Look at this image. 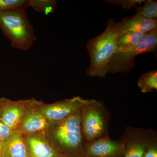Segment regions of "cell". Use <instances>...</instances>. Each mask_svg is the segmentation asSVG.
I'll use <instances>...</instances> for the list:
<instances>
[{
  "mask_svg": "<svg viewBox=\"0 0 157 157\" xmlns=\"http://www.w3.org/2000/svg\"><path fill=\"white\" fill-rule=\"evenodd\" d=\"M81 110L60 121L50 123L44 134L60 156L78 154L83 149Z\"/></svg>",
  "mask_w": 157,
  "mask_h": 157,
  "instance_id": "obj_1",
  "label": "cell"
},
{
  "mask_svg": "<svg viewBox=\"0 0 157 157\" xmlns=\"http://www.w3.org/2000/svg\"><path fill=\"white\" fill-rule=\"evenodd\" d=\"M115 24L114 20H108L105 31L86 43V47L90 58L86 71L88 76L105 78L108 73L109 61L117 50Z\"/></svg>",
  "mask_w": 157,
  "mask_h": 157,
  "instance_id": "obj_2",
  "label": "cell"
},
{
  "mask_svg": "<svg viewBox=\"0 0 157 157\" xmlns=\"http://www.w3.org/2000/svg\"><path fill=\"white\" fill-rule=\"evenodd\" d=\"M0 29L11 46L20 50H28L36 40L26 10L0 12Z\"/></svg>",
  "mask_w": 157,
  "mask_h": 157,
  "instance_id": "obj_3",
  "label": "cell"
},
{
  "mask_svg": "<svg viewBox=\"0 0 157 157\" xmlns=\"http://www.w3.org/2000/svg\"><path fill=\"white\" fill-rule=\"evenodd\" d=\"M157 29L147 34L139 43L122 50H116L109 61L108 72L125 73L135 66V57L138 55L157 50Z\"/></svg>",
  "mask_w": 157,
  "mask_h": 157,
  "instance_id": "obj_4",
  "label": "cell"
},
{
  "mask_svg": "<svg viewBox=\"0 0 157 157\" xmlns=\"http://www.w3.org/2000/svg\"><path fill=\"white\" fill-rule=\"evenodd\" d=\"M41 102L33 98L27 100L25 111L18 129L21 135L45 134L50 123L41 110Z\"/></svg>",
  "mask_w": 157,
  "mask_h": 157,
  "instance_id": "obj_5",
  "label": "cell"
},
{
  "mask_svg": "<svg viewBox=\"0 0 157 157\" xmlns=\"http://www.w3.org/2000/svg\"><path fill=\"white\" fill-rule=\"evenodd\" d=\"M94 100H85L81 97H75L52 104L41 102L40 108L50 123L60 121L72 115L84 106L95 102Z\"/></svg>",
  "mask_w": 157,
  "mask_h": 157,
  "instance_id": "obj_6",
  "label": "cell"
},
{
  "mask_svg": "<svg viewBox=\"0 0 157 157\" xmlns=\"http://www.w3.org/2000/svg\"><path fill=\"white\" fill-rule=\"evenodd\" d=\"M100 103L95 102L86 105L81 109V125L83 137L87 141L96 140L104 131L103 113L98 107Z\"/></svg>",
  "mask_w": 157,
  "mask_h": 157,
  "instance_id": "obj_7",
  "label": "cell"
},
{
  "mask_svg": "<svg viewBox=\"0 0 157 157\" xmlns=\"http://www.w3.org/2000/svg\"><path fill=\"white\" fill-rule=\"evenodd\" d=\"M27 100L14 101L0 98V117L11 131L18 130L25 111Z\"/></svg>",
  "mask_w": 157,
  "mask_h": 157,
  "instance_id": "obj_8",
  "label": "cell"
},
{
  "mask_svg": "<svg viewBox=\"0 0 157 157\" xmlns=\"http://www.w3.org/2000/svg\"><path fill=\"white\" fill-rule=\"evenodd\" d=\"M157 29V20L148 19L135 15L125 17L119 22H115V32L117 36L128 32H138L148 33Z\"/></svg>",
  "mask_w": 157,
  "mask_h": 157,
  "instance_id": "obj_9",
  "label": "cell"
},
{
  "mask_svg": "<svg viewBox=\"0 0 157 157\" xmlns=\"http://www.w3.org/2000/svg\"><path fill=\"white\" fill-rule=\"evenodd\" d=\"M30 157H61L43 134L23 135Z\"/></svg>",
  "mask_w": 157,
  "mask_h": 157,
  "instance_id": "obj_10",
  "label": "cell"
},
{
  "mask_svg": "<svg viewBox=\"0 0 157 157\" xmlns=\"http://www.w3.org/2000/svg\"><path fill=\"white\" fill-rule=\"evenodd\" d=\"M122 148L121 144L106 138L90 141L86 147L85 151L86 157H115Z\"/></svg>",
  "mask_w": 157,
  "mask_h": 157,
  "instance_id": "obj_11",
  "label": "cell"
},
{
  "mask_svg": "<svg viewBox=\"0 0 157 157\" xmlns=\"http://www.w3.org/2000/svg\"><path fill=\"white\" fill-rule=\"evenodd\" d=\"M4 144V157H30L24 137L18 130L13 131Z\"/></svg>",
  "mask_w": 157,
  "mask_h": 157,
  "instance_id": "obj_12",
  "label": "cell"
},
{
  "mask_svg": "<svg viewBox=\"0 0 157 157\" xmlns=\"http://www.w3.org/2000/svg\"><path fill=\"white\" fill-rule=\"evenodd\" d=\"M147 33L138 32H128L117 36V50H122L136 45Z\"/></svg>",
  "mask_w": 157,
  "mask_h": 157,
  "instance_id": "obj_13",
  "label": "cell"
},
{
  "mask_svg": "<svg viewBox=\"0 0 157 157\" xmlns=\"http://www.w3.org/2000/svg\"><path fill=\"white\" fill-rule=\"evenodd\" d=\"M138 86L143 93L151 92L157 89V70L149 71L140 76Z\"/></svg>",
  "mask_w": 157,
  "mask_h": 157,
  "instance_id": "obj_14",
  "label": "cell"
},
{
  "mask_svg": "<svg viewBox=\"0 0 157 157\" xmlns=\"http://www.w3.org/2000/svg\"><path fill=\"white\" fill-rule=\"evenodd\" d=\"M57 3L55 0H29L28 7L37 12L48 14L53 13Z\"/></svg>",
  "mask_w": 157,
  "mask_h": 157,
  "instance_id": "obj_15",
  "label": "cell"
},
{
  "mask_svg": "<svg viewBox=\"0 0 157 157\" xmlns=\"http://www.w3.org/2000/svg\"><path fill=\"white\" fill-rule=\"evenodd\" d=\"M135 15L141 16L148 19H157V2L145 0L142 6L136 7Z\"/></svg>",
  "mask_w": 157,
  "mask_h": 157,
  "instance_id": "obj_16",
  "label": "cell"
},
{
  "mask_svg": "<svg viewBox=\"0 0 157 157\" xmlns=\"http://www.w3.org/2000/svg\"><path fill=\"white\" fill-rule=\"evenodd\" d=\"M29 0H0V12L17 10H26Z\"/></svg>",
  "mask_w": 157,
  "mask_h": 157,
  "instance_id": "obj_17",
  "label": "cell"
},
{
  "mask_svg": "<svg viewBox=\"0 0 157 157\" xmlns=\"http://www.w3.org/2000/svg\"><path fill=\"white\" fill-rule=\"evenodd\" d=\"M146 147L145 144L137 142L132 144L128 147L124 157H143Z\"/></svg>",
  "mask_w": 157,
  "mask_h": 157,
  "instance_id": "obj_18",
  "label": "cell"
},
{
  "mask_svg": "<svg viewBox=\"0 0 157 157\" xmlns=\"http://www.w3.org/2000/svg\"><path fill=\"white\" fill-rule=\"evenodd\" d=\"M106 2L121 6L124 9L130 10L133 7H137L144 2V0H107Z\"/></svg>",
  "mask_w": 157,
  "mask_h": 157,
  "instance_id": "obj_19",
  "label": "cell"
},
{
  "mask_svg": "<svg viewBox=\"0 0 157 157\" xmlns=\"http://www.w3.org/2000/svg\"><path fill=\"white\" fill-rule=\"evenodd\" d=\"M13 132L4 124L0 117V141L5 142L10 137Z\"/></svg>",
  "mask_w": 157,
  "mask_h": 157,
  "instance_id": "obj_20",
  "label": "cell"
},
{
  "mask_svg": "<svg viewBox=\"0 0 157 157\" xmlns=\"http://www.w3.org/2000/svg\"><path fill=\"white\" fill-rule=\"evenodd\" d=\"M143 157H157V150L155 147H151L144 153Z\"/></svg>",
  "mask_w": 157,
  "mask_h": 157,
  "instance_id": "obj_21",
  "label": "cell"
},
{
  "mask_svg": "<svg viewBox=\"0 0 157 157\" xmlns=\"http://www.w3.org/2000/svg\"><path fill=\"white\" fill-rule=\"evenodd\" d=\"M0 157H4V144L2 141H0Z\"/></svg>",
  "mask_w": 157,
  "mask_h": 157,
  "instance_id": "obj_22",
  "label": "cell"
}]
</instances>
